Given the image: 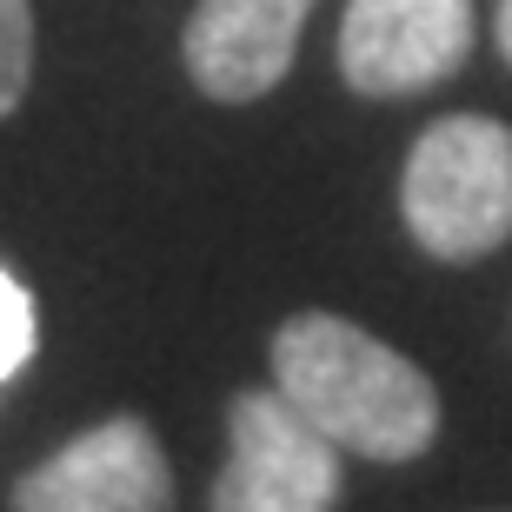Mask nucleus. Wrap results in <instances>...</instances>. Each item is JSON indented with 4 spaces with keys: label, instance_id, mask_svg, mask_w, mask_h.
I'll return each instance as SVG.
<instances>
[{
    "label": "nucleus",
    "instance_id": "f257e3e1",
    "mask_svg": "<svg viewBox=\"0 0 512 512\" xmlns=\"http://www.w3.org/2000/svg\"><path fill=\"white\" fill-rule=\"evenodd\" d=\"M273 386L340 453L380 466L419 459L439 439V386L340 313H293L273 333Z\"/></svg>",
    "mask_w": 512,
    "mask_h": 512
},
{
    "label": "nucleus",
    "instance_id": "0eeeda50",
    "mask_svg": "<svg viewBox=\"0 0 512 512\" xmlns=\"http://www.w3.org/2000/svg\"><path fill=\"white\" fill-rule=\"evenodd\" d=\"M34 80V7L0 0V114H14Z\"/></svg>",
    "mask_w": 512,
    "mask_h": 512
},
{
    "label": "nucleus",
    "instance_id": "20e7f679",
    "mask_svg": "<svg viewBox=\"0 0 512 512\" xmlns=\"http://www.w3.org/2000/svg\"><path fill=\"white\" fill-rule=\"evenodd\" d=\"M14 512H173V466L147 419H100L14 479Z\"/></svg>",
    "mask_w": 512,
    "mask_h": 512
},
{
    "label": "nucleus",
    "instance_id": "423d86ee",
    "mask_svg": "<svg viewBox=\"0 0 512 512\" xmlns=\"http://www.w3.org/2000/svg\"><path fill=\"white\" fill-rule=\"evenodd\" d=\"M313 0H200L187 20V74L220 107H247L273 94L300 54V27Z\"/></svg>",
    "mask_w": 512,
    "mask_h": 512
},
{
    "label": "nucleus",
    "instance_id": "6e6552de",
    "mask_svg": "<svg viewBox=\"0 0 512 512\" xmlns=\"http://www.w3.org/2000/svg\"><path fill=\"white\" fill-rule=\"evenodd\" d=\"M27 353H34V300H27V286L0 266V386L27 366Z\"/></svg>",
    "mask_w": 512,
    "mask_h": 512
},
{
    "label": "nucleus",
    "instance_id": "f03ea898",
    "mask_svg": "<svg viewBox=\"0 0 512 512\" xmlns=\"http://www.w3.org/2000/svg\"><path fill=\"white\" fill-rule=\"evenodd\" d=\"M406 233L433 260H486L512 240V127L486 114H446L413 140L399 180Z\"/></svg>",
    "mask_w": 512,
    "mask_h": 512
},
{
    "label": "nucleus",
    "instance_id": "1a4fd4ad",
    "mask_svg": "<svg viewBox=\"0 0 512 512\" xmlns=\"http://www.w3.org/2000/svg\"><path fill=\"white\" fill-rule=\"evenodd\" d=\"M499 54H506V67H512V0H499Z\"/></svg>",
    "mask_w": 512,
    "mask_h": 512
},
{
    "label": "nucleus",
    "instance_id": "39448f33",
    "mask_svg": "<svg viewBox=\"0 0 512 512\" xmlns=\"http://www.w3.org/2000/svg\"><path fill=\"white\" fill-rule=\"evenodd\" d=\"M473 54V0H346L340 74L366 100L426 94Z\"/></svg>",
    "mask_w": 512,
    "mask_h": 512
},
{
    "label": "nucleus",
    "instance_id": "7ed1b4c3",
    "mask_svg": "<svg viewBox=\"0 0 512 512\" xmlns=\"http://www.w3.org/2000/svg\"><path fill=\"white\" fill-rule=\"evenodd\" d=\"M227 473L213 479L207 512H333L340 506V446L273 386L227 406Z\"/></svg>",
    "mask_w": 512,
    "mask_h": 512
}]
</instances>
